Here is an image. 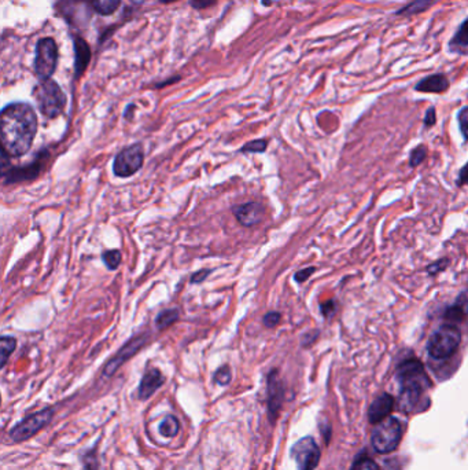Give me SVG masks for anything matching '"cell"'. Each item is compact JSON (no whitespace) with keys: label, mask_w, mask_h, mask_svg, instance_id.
<instances>
[{"label":"cell","mask_w":468,"mask_h":470,"mask_svg":"<svg viewBox=\"0 0 468 470\" xmlns=\"http://www.w3.org/2000/svg\"><path fill=\"white\" fill-rule=\"evenodd\" d=\"M37 134V116L28 103H10L1 110L0 140L1 152L11 157H21L29 152Z\"/></svg>","instance_id":"obj_1"},{"label":"cell","mask_w":468,"mask_h":470,"mask_svg":"<svg viewBox=\"0 0 468 470\" xmlns=\"http://www.w3.org/2000/svg\"><path fill=\"white\" fill-rule=\"evenodd\" d=\"M397 372L401 382V408L404 411H411L419 402L425 389L430 387L429 377L423 365L416 359H408L402 362Z\"/></svg>","instance_id":"obj_2"},{"label":"cell","mask_w":468,"mask_h":470,"mask_svg":"<svg viewBox=\"0 0 468 470\" xmlns=\"http://www.w3.org/2000/svg\"><path fill=\"white\" fill-rule=\"evenodd\" d=\"M462 342V332L456 325H443L430 337L427 351L432 358L443 361L456 354Z\"/></svg>","instance_id":"obj_3"},{"label":"cell","mask_w":468,"mask_h":470,"mask_svg":"<svg viewBox=\"0 0 468 470\" xmlns=\"http://www.w3.org/2000/svg\"><path fill=\"white\" fill-rule=\"evenodd\" d=\"M34 97L40 112L48 119L60 116L67 105V97L61 87L50 79L41 80V83L34 90Z\"/></svg>","instance_id":"obj_4"},{"label":"cell","mask_w":468,"mask_h":470,"mask_svg":"<svg viewBox=\"0 0 468 470\" xmlns=\"http://www.w3.org/2000/svg\"><path fill=\"white\" fill-rule=\"evenodd\" d=\"M401 424L393 417L380 421L372 434V445L379 454L394 451L401 441Z\"/></svg>","instance_id":"obj_5"},{"label":"cell","mask_w":468,"mask_h":470,"mask_svg":"<svg viewBox=\"0 0 468 470\" xmlns=\"http://www.w3.org/2000/svg\"><path fill=\"white\" fill-rule=\"evenodd\" d=\"M54 417V408L48 407L44 410H40L34 414L28 415L25 419H22L20 424H17L10 431V438L14 443H21L25 440H29L31 437L37 435L44 427H47Z\"/></svg>","instance_id":"obj_6"},{"label":"cell","mask_w":468,"mask_h":470,"mask_svg":"<svg viewBox=\"0 0 468 470\" xmlns=\"http://www.w3.org/2000/svg\"><path fill=\"white\" fill-rule=\"evenodd\" d=\"M144 163V150L140 143H135L132 146L121 150L113 163V172L118 177H130L142 168Z\"/></svg>","instance_id":"obj_7"},{"label":"cell","mask_w":468,"mask_h":470,"mask_svg":"<svg viewBox=\"0 0 468 470\" xmlns=\"http://www.w3.org/2000/svg\"><path fill=\"white\" fill-rule=\"evenodd\" d=\"M58 61V48L53 39H41L37 43L36 47V60H34V69L37 76L41 80H48Z\"/></svg>","instance_id":"obj_8"},{"label":"cell","mask_w":468,"mask_h":470,"mask_svg":"<svg viewBox=\"0 0 468 470\" xmlns=\"http://www.w3.org/2000/svg\"><path fill=\"white\" fill-rule=\"evenodd\" d=\"M298 470H315L320 461V450L312 437H303L291 448Z\"/></svg>","instance_id":"obj_9"},{"label":"cell","mask_w":468,"mask_h":470,"mask_svg":"<svg viewBox=\"0 0 468 470\" xmlns=\"http://www.w3.org/2000/svg\"><path fill=\"white\" fill-rule=\"evenodd\" d=\"M149 336L147 335H139V336L131 338L117 354L113 359H110L107 362V365L104 366L103 374L104 377H111L117 370L120 369L125 362H128L135 354L139 352V349L147 342Z\"/></svg>","instance_id":"obj_10"},{"label":"cell","mask_w":468,"mask_h":470,"mask_svg":"<svg viewBox=\"0 0 468 470\" xmlns=\"http://www.w3.org/2000/svg\"><path fill=\"white\" fill-rule=\"evenodd\" d=\"M267 394H268V414L270 421L273 422L277 418V414L282 408L283 399H284V388L283 384L279 378L277 370H272L268 374L267 380Z\"/></svg>","instance_id":"obj_11"},{"label":"cell","mask_w":468,"mask_h":470,"mask_svg":"<svg viewBox=\"0 0 468 470\" xmlns=\"http://www.w3.org/2000/svg\"><path fill=\"white\" fill-rule=\"evenodd\" d=\"M236 220L245 227L259 224L264 217V206L260 202H246L233 208Z\"/></svg>","instance_id":"obj_12"},{"label":"cell","mask_w":468,"mask_h":470,"mask_svg":"<svg viewBox=\"0 0 468 470\" xmlns=\"http://www.w3.org/2000/svg\"><path fill=\"white\" fill-rule=\"evenodd\" d=\"M164 375L163 372L156 368L147 370L139 384L137 389V396L140 401H147L150 399L163 385H164Z\"/></svg>","instance_id":"obj_13"},{"label":"cell","mask_w":468,"mask_h":470,"mask_svg":"<svg viewBox=\"0 0 468 470\" xmlns=\"http://www.w3.org/2000/svg\"><path fill=\"white\" fill-rule=\"evenodd\" d=\"M41 172V163L36 161L31 163L24 167H17V168H8L6 172H3V183L10 184V183H17V182H25V180H34Z\"/></svg>","instance_id":"obj_14"},{"label":"cell","mask_w":468,"mask_h":470,"mask_svg":"<svg viewBox=\"0 0 468 470\" xmlns=\"http://www.w3.org/2000/svg\"><path fill=\"white\" fill-rule=\"evenodd\" d=\"M393 405H394V399L390 395L383 394L382 396H379L373 403L371 404L369 411H368L369 421L372 424H379L380 421L386 419L390 415V412L393 411Z\"/></svg>","instance_id":"obj_15"},{"label":"cell","mask_w":468,"mask_h":470,"mask_svg":"<svg viewBox=\"0 0 468 470\" xmlns=\"http://www.w3.org/2000/svg\"><path fill=\"white\" fill-rule=\"evenodd\" d=\"M449 88V80L443 74H432L423 80H420L415 90L419 93H430V94H442Z\"/></svg>","instance_id":"obj_16"},{"label":"cell","mask_w":468,"mask_h":470,"mask_svg":"<svg viewBox=\"0 0 468 470\" xmlns=\"http://www.w3.org/2000/svg\"><path fill=\"white\" fill-rule=\"evenodd\" d=\"M17 341L15 338L8 336H3L0 338V368L3 369L11 356V354L15 351Z\"/></svg>","instance_id":"obj_17"},{"label":"cell","mask_w":468,"mask_h":470,"mask_svg":"<svg viewBox=\"0 0 468 470\" xmlns=\"http://www.w3.org/2000/svg\"><path fill=\"white\" fill-rule=\"evenodd\" d=\"M177 319H179V309H176V308L165 309V311L160 312L158 316L156 318V326L160 330H164V329H167L169 326H172Z\"/></svg>","instance_id":"obj_18"},{"label":"cell","mask_w":468,"mask_h":470,"mask_svg":"<svg viewBox=\"0 0 468 470\" xmlns=\"http://www.w3.org/2000/svg\"><path fill=\"white\" fill-rule=\"evenodd\" d=\"M179 429H180V422L174 415H167L160 424V434L167 438L176 436L179 434Z\"/></svg>","instance_id":"obj_19"},{"label":"cell","mask_w":468,"mask_h":470,"mask_svg":"<svg viewBox=\"0 0 468 470\" xmlns=\"http://www.w3.org/2000/svg\"><path fill=\"white\" fill-rule=\"evenodd\" d=\"M433 1L434 0H413L409 4H406L405 7H402L397 14L399 15H413L416 13L427 10L433 4Z\"/></svg>","instance_id":"obj_20"},{"label":"cell","mask_w":468,"mask_h":470,"mask_svg":"<svg viewBox=\"0 0 468 470\" xmlns=\"http://www.w3.org/2000/svg\"><path fill=\"white\" fill-rule=\"evenodd\" d=\"M120 3L121 0H91L92 7L102 15L113 14L118 8Z\"/></svg>","instance_id":"obj_21"},{"label":"cell","mask_w":468,"mask_h":470,"mask_svg":"<svg viewBox=\"0 0 468 470\" xmlns=\"http://www.w3.org/2000/svg\"><path fill=\"white\" fill-rule=\"evenodd\" d=\"M103 259V263L106 264V267L109 269H117L118 266L121 264V260H123V256H121V252L117 250V249H113V250H107L103 253L102 256Z\"/></svg>","instance_id":"obj_22"},{"label":"cell","mask_w":468,"mask_h":470,"mask_svg":"<svg viewBox=\"0 0 468 470\" xmlns=\"http://www.w3.org/2000/svg\"><path fill=\"white\" fill-rule=\"evenodd\" d=\"M427 157V147L425 145H419L418 147H415L412 152H411V156H409V167L412 168H416L419 167Z\"/></svg>","instance_id":"obj_23"},{"label":"cell","mask_w":468,"mask_h":470,"mask_svg":"<svg viewBox=\"0 0 468 470\" xmlns=\"http://www.w3.org/2000/svg\"><path fill=\"white\" fill-rule=\"evenodd\" d=\"M464 316H466L464 309H463L460 305H456V304L452 305V307H449V308L445 311V314H443L445 321L450 322V325L462 322V321L464 319Z\"/></svg>","instance_id":"obj_24"},{"label":"cell","mask_w":468,"mask_h":470,"mask_svg":"<svg viewBox=\"0 0 468 470\" xmlns=\"http://www.w3.org/2000/svg\"><path fill=\"white\" fill-rule=\"evenodd\" d=\"M450 46H456V47H467L468 46V18L462 24V27L459 28L457 34H455V37L450 41Z\"/></svg>","instance_id":"obj_25"},{"label":"cell","mask_w":468,"mask_h":470,"mask_svg":"<svg viewBox=\"0 0 468 470\" xmlns=\"http://www.w3.org/2000/svg\"><path fill=\"white\" fill-rule=\"evenodd\" d=\"M268 140L266 139H257L253 142L246 143L242 147L243 153H264L267 150Z\"/></svg>","instance_id":"obj_26"},{"label":"cell","mask_w":468,"mask_h":470,"mask_svg":"<svg viewBox=\"0 0 468 470\" xmlns=\"http://www.w3.org/2000/svg\"><path fill=\"white\" fill-rule=\"evenodd\" d=\"M83 468L84 470H98L99 469V462H98V455H97V450H91L90 452H87L83 458Z\"/></svg>","instance_id":"obj_27"},{"label":"cell","mask_w":468,"mask_h":470,"mask_svg":"<svg viewBox=\"0 0 468 470\" xmlns=\"http://www.w3.org/2000/svg\"><path fill=\"white\" fill-rule=\"evenodd\" d=\"M76 51L78 53V60H77V62H76V67H77L78 73H81L83 69H84V64H83V60H81V58H84L87 62H88V60H90V55H87V54H88V48L85 47V44H84L83 40H78V43L76 41Z\"/></svg>","instance_id":"obj_28"},{"label":"cell","mask_w":468,"mask_h":470,"mask_svg":"<svg viewBox=\"0 0 468 470\" xmlns=\"http://www.w3.org/2000/svg\"><path fill=\"white\" fill-rule=\"evenodd\" d=\"M214 381L219 384V385H228L231 382V369L230 366H223L220 369L216 371L214 374Z\"/></svg>","instance_id":"obj_29"},{"label":"cell","mask_w":468,"mask_h":470,"mask_svg":"<svg viewBox=\"0 0 468 470\" xmlns=\"http://www.w3.org/2000/svg\"><path fill=\"white\" fill-rule=\"evenodd\" d=\"M449 264H450V260H449L448 257H442V259L436 260V262L432 263V264L427 267V274H429L430 276L438 275L439 272H442V271H445V269H448Z\"/></svg>","instance_id":"obj_30"},{"label":"cell","mask_w":468,"mask_h":470,"mask_svg":"<svg viewBox=\"0 0 468 470\" xmlns=\"http://www.w3.org/2000/svg\"><path fill=\"white\" fill-rule=\"evenodd\" d=\"M280 321H282V315L277 311H269L263 318V323L268 329L276 328L280 323Z\"/></svg>","instance_id":"obj_31"},{"label":"cell","mask_w":468,"mask_h":470,"mask_svg":"<svg viewBox=\"0 0 468 470\" xmlns=\"http://www.w3.org/2000/svg\"><path fill=\"white\" fill-rule=\"evenodd\" d=\"M457 120H459V127H460V131L462 134L464 136V139L468 140V106L463 107L459 114H457Z\"/></svg>","instance_id":"obj_32"},{"label":"cell","mask_w":468,"mask_h":470,"mask_svg":"<svg viewBox=\"0 0 468 470\" xmlns=\"http://www.w3.org/2000/svg\"><path fill=\"white\" fill-rule=\"evenodd\" d=\"M350 470H379V466L372 459H360L357 461Z\"/></svg>","instance_id":"obj_33"},{"label":"cell","mask_w":468,"mask_h":470,"mask_svg":"<svg viewBox=\"0 0 468 470\" xmlns=\"http://www.w3.org/2000/svg\"><path fill=\"white\" fill-rule=\"evenodd\" d=\"M320 311H322V314H323L324 318L334 316L335 312H336V302L334 300H330V302L320 304Z\"/></svg>","instance_id":"obj_34"},{"label":"cell","mask_w":468,"mask_h":470,"mask_svg":"<svg viewBox=\"0 0 468 470\" xmlns=\"http://www.w3.org/2000/svg\"><path fill=\"white\" fill-rule=\"evenodd\" d=\"M315 271H316V267H308V269H302L294 275V279L298 282V283H303V282H306L308 279H309V276L312 275V274H315Z\"/></svg>","instance_id":"obj_35"},{"label":"cell","mask_w":468,"mask_h":470,"mask_svg":"<svg viewBox=\"0 0 468 470\" xmlns=\"http://www.w3.org/2000/svg\"><path fill=\"white\" fill-rule=\"evenodd\" d=\"M210 274H212L210 269H200L198 272L193 274V276H191V283H201V282H203Z\"/></svg>","instance_id":"obj_36"},{"label":"cell","mask_w":468,"mask_h":470,"mask_svg":"<svg viewBox=\"0 0 468 470\" xmlns=\"http://www.w3.org/2000/svg\"><path fill=\"white\" fill-rule=\"evenodd\" d=\"M436 121V114H435L434 107H430L427 112H426V116H425V126L426 128H432Z\"/></svg>","instance_id":"obj_37"},{"label":"cell","mask_w":468,"mask_h":470,"mask_svg":"<svg viewBox=\"0 0 468 470\" xmlns=\"http://www.w3.org/2000/svg\"><path fill=\"white\" fill-rule=\"evenodd\" d=\"M319 335H320V332L319 330H315V332H309V333H306L305 336H303V338H302V345L303 347H310L316 340H317V337H319Z\"/></svg>","instance_id":"obj_38"},{"label":"cell","mask_w":468,"mask_h":470,"mask_svg":"<svg viewBox=\"0 0 468 470\" xmlns=\"http://www.w3.org/2000/svg\"><path fill=\"white\" fill-rule=\"evenodd\" d=\"M457 186H467L468 184V163L460 169L459 176H457Z\"/></svg>","instance_id":"obj_39"},{"label":"cell","mask_w":468,"mask_h":470,"mask_svg":"<svg viewBox=\"0 0 468 470\" xmlns=\"http://www.w3.org/2000/svg\"><path fill=\"white\" fill-rule=\"evenodd\" d=\"M163 3H173V1H176V0H161Z\"/></svg>","instance_id":"obj_40"},{"label":"cell","mask_w":468,"mask_h":470,"mask_svg":"<svg viewBox=\"0 0 468 470\" xmlns=\"http://www.w3.org/2000/svg\"><path fill=\"white\" fill-rule=\"evenodd\" d=\"M134 3H143V1H146V0H132Z\"/></svg>","instance_id":"obj_41"}]
</instances>
